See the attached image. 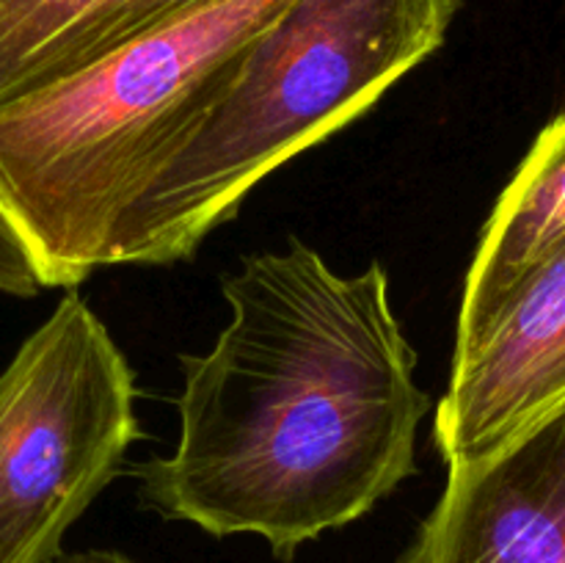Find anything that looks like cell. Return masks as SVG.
I'll return each mask as SVG.
<instances>
[{
    "label": "cell",
    "mask_w": 565,
    "mask_h": 563,
    "mask_svg": "<svg viewBox=\"0 0 565 563\" xmlns=\"http://www.w3.org/2000/svg\"><path fill=\"white\" fill-rule=\"evenodd\" d=\"M221 293L230 323L207 353L180 357L177 447L130 475L160 519L259 535L290 563L417 472L434 401L381 263L337 274L290 237L243 257Z\"/></svg>",
    "instance_id": "1"
},
{
    "label": "cell",
    "mask_w": 565,
    "mask_h": 563,
    "mask_svg": "<svg viewBox=\"0 0 565 563\" xmlns=\"http://www.w3.org/2000/svg\"><path fill=\"white\" fill-rule=\"evenodd\" d=\"M290 0H218L0 108V213L42 287L110 265L125 210L188 141Z\"/></svg>",
    "instance_id": "2"
},
{
    "label": "cell",
    "mask_w": 565,
    "mask_h": 563,
    "mask_svg": "<svg viewBox=\"0 0 565 563\" xmlns=\"http://www.w3.org/2000/svg\"><path fill=\"white\" fill-rule=\"evenodd\" d=\"M461 0H290L196 130L125 210L110 265H171L279 166L373 108L445 44Z\"/></svg>",
    "instance_id": "3"
},
{
    "label": "cell",
    "mask_w": 565,
    "mask_h": 563,
    "mask_svg": "<svg viewBox=\"0 0 565 563\" xmlns=\"http://www.w3.org/2000/svg\"><path fill=\"white\" fill-rule=\"evenodd\" d=\"M136 373L70 287L0 373V563H55L141 439Z\"/></svg>",
    "instance_id": "4"
},
{
    "label": "cell",
    "mask_w": 565,
    "mask_h": 563,
    "mask_svg": "<svg viewBox=\"0 0 565 563\" xmlns=\"http://www.w3.org/2000/svg\"><path fill=\"white\" fill-rule=\"evenodd\" d=\"M395 563H565V397L494 450L447 464Z\"/></svg>",
    "instance_id": "5"
},
{
    "label": "cell",
    "mask_w": 565,
    "mask_h": 563,
    "mask_svg": "<svg viewBox=\"0 0 565 563\" xmlns=\"http://www.w3.org/2000/svg\"><path fill=\"white\" fill-rule=\"evenodd\" d=\"M565 397V243L519 285L489 329L452 353L436 406L445 464L483 456Z\"/></svg>",
    "instance_id": "6"
},
{
    "label": "cell",
    "mask_w": 565,
    "mask_h": 563,
    "mask_svg": "<svg viewBox=\"0 0 565 563\" xmlns=\"http://www.w3.org/2000/svg\"><path fill=\"white\" fill-rule=\"evenodd\" d=\"M565 243V110L539 132L480 230L463 285L456 351L483 337L508 298Z\"/></svg>",
    "instance_id": "7"
},
{
    "label": "cell",
    "mask_w": 565,
    "mask_h": 563,
    "mask_svg": "<svg viewBox=\"0 0 565 563\" xmlns=\"http://www.w3.org/2000/svg\"><path fill=\"white\" fill-rule=\"evenodd\" d=\"M218 0H0V108Z\"/></svg>",
    "instance_id": "8"
},
{
    "label": "cell",
    "mask_w": 565,
    "mask_h": 563,
    "mask_svg": "<svg viewBox=\"0 0 565 563\" xmlns=\"http://www.w3.org/2000/svg\"><path fill=\"white\" fill-rule=\"evenodd\" d=\"M0 290L22 298H31L44 290L31 254L22 246L20 235L11 230L9 221L3 219V213H0Z\"/></svg>",
    "instance_id": "9"
},
{
    "label": "cell",
    "mask_w": 565,
    "mask_h": 563,
    "mask_svg": "<svg viewBox=\"0 0 565 563\" xmlns=\"http://www.w3.org/2000/svg\"><path fill=\"white\" fill-rule=\"evenodd\" d=\"M55 563H138V561L119 550H103V546H94V550L61 552V555L55 557Z\"/></svg>",
    "instance_id": "10"
}]
</instances>
